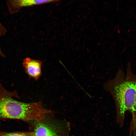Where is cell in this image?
<instances>
[{"label": "cell", "mask_w": 136, "mask_h": 136, "mask_svg": "<svg viewBox=\"0 0 136 136\" xmlns=\"http://www.w3.org/2000/svg\"><path fill=\"white\" fill-rule=\"evenodd\" d=\"M40 121H36L33 131L27 132L29 136H58L53 129Z\"/></svg>", "instance_id": "4"}, {"label": "cell", "mask_w": 136, "mask_h": 136, "mask_svg": "<svg viewBox=\"0 0 136 136\" xmlns=\"http://www.w3.org/2000/svg\"><path fill=\"white\" fill-rule=\"evenodd\" d=\"M104 87L115 101L118 124L123 126L127 111L131 113L132 121H136V75L129 72L125 77H121V72H118L113 79L105 83Z\"/></svg>", "instance_id": "1"}, {"label": "cell", "mask_w": 136, "mask_h": 136, "mask_svg": "<svg viewBox=\"0 0 136 136\" xmlns=\"http://www.w3.org/2000/svg\"><path fill=\"white\" fill-rule=\"evenodd\" d=\"M6 32V29L4 27L0 24V37L4 34ZM0 56L5 57V55L3 53L0 48Z\"/></svg>", "instance_id": "7"}, {"label": "cell", "mask_w": 136, "mask_h": 136, "mask_svg": "<svg viewBox=\"0 0 136 136\" xmlns=\"http://www.w3.org/2000/svg\"><path fill=\"white\" fill-rule=\"evenodd\" d=\"M0 136H29L27 132L0 131Z\"/></svg>", "instance_id": "6"}, {"label": "cell", "mask_w": 136, "mask_h": 136, "mask_svg": "<svg viewBox=\"0 0 136 136\" xmlns=\"http://www.w3.org/2000/svg\"><path fill=\"white\" fill-rule=\"evenodd\" d=\"M20 98L16 91L6 90L0 82V120L19 119L29 122L39 121L46 118L52 112L44 108L42 101L26 103L18 101L13 97Z\"/></svg>", "instance_id": "2"}, {"label": "cell", "mask_w": 136, "mask_h": 136, "mask_svg": "<svg viewBox=\"0 0 136 136\" xmlns=\"http://www.w3.org/2000/svg\"><path fill=\"white\" fill-rule=\"evenodd\" d=\"M59 1L51 0H23L12 1L10 3L13 8H19L23 7L30 6Z\"/></svg>", "instance_id": "5"}, {"label": "cell", "mask_w": 136, "mask_h": 136, "mask_svg": "<svg viewBox=\"0 0 136 136\" xmlns=\"http://www.w3.org/2000/svg\"><path fill=\"white\" fill-rule=\"evenodd\" d=\"M131 126L133 132V136H136V124H132Z\"/></svg>", "instance_id": "8"}, {"label": "cell", "mask_w": 136, "mask_h": 136, "mask_svg": "<svg viewBox=\"0 0 136 136\" xmlns=\"http://www.w3.org/2000/svg\"><path fill=\"white\" fill-rule=\"evenodd\" d=\"M42 62L40 60L27 57L23 60V65L29 77L37 80L42 75Z\"/></svg>", "instance_id": "3"}]
</instances>
